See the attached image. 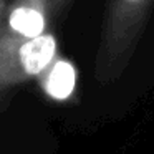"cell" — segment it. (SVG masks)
Masks as SVG:
<instances>
[{
  "label": "cell",
  "mask_w": 154,
  "mask_h": 154,
  "mask_svg": "<svg viewBox=\"0 0 154 154\" xmlns=\"http://www.w3.org/2000/svg\"><path fill=\"white\" fill-rule=\"evenodd\" d=\"M57 60V38L51 32L22 43H0V88L23 83L33 76H42Z\"/></svg>",
  "instance_id": "obj_2"
},
{
  "label": "cell",
  "mask_w": 154,
  "mask_h": 154,
  "mask_svg": "<svg viewBox=\"0 0 154 154\" xmlns=\"http://www.w3.org/2000/svg\"><path fill=\"white\" fill-rule=\"evenodd\" d=\"M154 0H109L101 27L94 71L100 81L116 80L133 58Z\"/></svg>",
  "instance_id": "obj_1"
},
{
  "label": "cell",
  "mask_w": 154,
  "mask_h": 154,
  "mask_svg": "<svg viewBox=\"0 0 154 154\" xmlns=\"http://www.w3.org/2000/svg\"><path fill=\"white\" fill-rule=\"evenodd\" d=\"M0 14V43H22L47 33L58 10L51 0H12Z\"/></svg>",
  "instance_id": "obj_3"
},
{
  "label": "cell",
  "mask_w": 154,
  "mask_h": 154,
  "mask_svg": "<svg viewBox=\"0 0 154 154\" xmlns=\"http://www.w3.org/2000/svg\"><path fill=\"white\" fill-rule=\"evenodd\" d=\"M66 2H68V0H51V4L55 5V8H57V10H60V8L63 7Z\"/></svg>",
  "instance_id": "obj_5"
},
{
  "label": "cell",
  "mask_w": 154,
  "mask_h": 154,
  "mask_svg": "<svg viewBox=\"0 0 154 154\" xmlns=\"http://www.w3.org/2000/svg\"><path fill=\"white\" fill-rule=\"evenodd\" d=\"M40 85L50 98L57 101H65L75 91L76 70L68 60L57 58L53 65L40 76Z\"/></svg>",
  "instance_id": "obj_4"
},
{
  "label": "cell",
  "mask_w": 154,
  "mask_h": 154,
  "mask_svg": "<svg viewBox=\"0 0 154 154\" xmlns=\"http://www.w3.org/2000/svg\"><path fill=\"white\" fill-rule=\"evenodd\" d=\"M7 0H0V12H4L5 8H7Z\"/></svg>",
  "instance_id": "obj_6"
}]
</instances>
